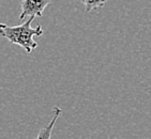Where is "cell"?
I'll use <instances>...</instances> for the list:
<instances>
[{"label":"cell","mask_w":151,"mask_h":139,"mask_svg":"<svg viewBox=\"0 0 151 139\" xmlns=\"http://www.w3.org/2000/svg\"><path fill=\"white\" fill-rule=\"evenodd\" d=\"M52 113H54V117H52V119L50 121V123L46 125V126H44L40 130L39 132L38 136L35 139H50L52 138V128L55 126L56 122L58 120V118L61 116V113H62V110H61L60 107L58 106H55L54 109H52Z\"/></svg>","instance_id":"3"},{"label":"cell","mask_w":151,"mask_h":139,"mask_svg":"<svg viewBox=\"0 0 151 139\" xmlns=\"http://www.w3.org/2000/svg\"><path fill=\"white\" fill-rule=\"evenodd\" d=\"M85 4V8H86V12L89 13L92 10L99 9L104 6L107 0H83Z\"/></svg>","instance_id":"4"},{"label":"cell","mask_w":151,"mask_h":139,"mask_svg":"<svg viewBox=\"0 0 151 139\" xmlns=\"http://www.w3.org/2000/svg\"><path fill=\"white\" fill-rule=\"evenodd\" d=\"M52 0H22V11L19 18L24 19L27 16H42L43 12Z\"/></svg>","instance_id":"2"},{"label":"cell","mask_w":151,"mask_h":139,"mask_svg":"<svg viewBox=\"0 0 151 139\" xmlns=\"http://www.w3.org/2000/svg\"><path fill=\"white\" fill-rule=\"evenodd\" d=\"M35 16H30L29 19L26 20L19 26H8L6 24H0V33L3 38L13 44H17L23 47L27 52H31L38 47V43L35 41V37H40L43 34V28L38 25L35 28H32L31 23Z\"/></svg>","instance_id":"1"}]
</instances>
